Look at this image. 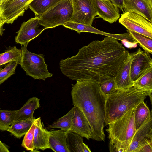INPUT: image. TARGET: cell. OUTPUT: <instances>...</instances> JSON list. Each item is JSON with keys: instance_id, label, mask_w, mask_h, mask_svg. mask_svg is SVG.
I'll return each mask as SVG.
<instances>
[{"instance_id": "obj_1", "label": "cell", "mask_w": 152, "mask_h": 152, "mask_svg": "<svg viewBox=\"0 0 152 152\" xmlns=\"http://www.w3.org/2000/svg\"><path fill=\"white\" fill-rule=\"evenodd\" d=\"M128 52L117 39L107 36L84 46L76 55L61 59L59 67L72 80L91 79L98 81L115 77Z\"/></svg>"}, {"instance_id": "obj_2", "label": "cell", "mask_w": 152, "mask_h": 152, "mask_svg": "<svg viewBox=\"0 0 152 152\" xmlns=\"http://www.w3.org/2000/svg\"><path fill=\"white\" fill-rule=\"evenodd\" d=\"M72 85L73 104L86 118L91 128V139L104 141L105 105L107 96L101 89L99 82L91 79H80Z\"/></svg>"}, {"instance_id": "obj_3", "label": "cell", "mask_w": 152, "mask_h": 152, "mask_svg": "<svg viewBox=\"0 0 152 152\" xmlns=\"http://www.w3.org/2000/svg\"><path fill=\"white\" fill-rule=\"evenodd\" d=\"M147 95L134 87L118 89L107 96L105 105L106 125L120 117L144 101Z\"/></svg>"}, {"instance_id": "obj_4", "label": "cell", "mask_w": 152, "mask_h": 152, "mask_svg": "<svg viewBox=\"0 0 152 152\" xmlns=\"http://www.w3.org/2000/svg\"><path fill=\"white\" fill-rule=\"evenodd\" d=\"M135 107L117 119L109 123L106 131L110 140V152H128L136 131L134 123Z\"/></svg>"}, {"instance_id": "obj_5", "label": "cell", "mask_w": 152, "mask_h": 152, "mask_svg": "<svg viewBox=\"0 0 152 152\" xmlns=\"http://www.w3.org/2000/svg\"><path fill=\"white\" fill-rule=\"evenodd\" d=\"M72 13L71 0H59L38 17L39 23L46 29L55 28L71 21Z\"/></svg>"}, {"instance_id": "obj_6", "label": "cell", "mask_w": 152, "mask_h": 152, "mask_svg": "<svg viewBox=\"0 0 152 152\" xmlns=\"http://www.w3.org/2000/svg\"><path fill=\"white\" fill-rule=\"evenodd\" d=\"M27 45H21L22 57L20 64L26 75L34 79L44 80L51 77L53 75L48 70L44 55L30 52L27 49Z\"/></svg>"}, {"instance_id": "obj_7", "label": "cell", "mask_w": 152, "mask_h": 152, "mask_svg": "<svg viewBox=\"0 0 152 152\" xmlns=\"http://www.w3.org/2000/svg\"><path fill=\"white\" fill-rule=\"evenodd\" d=\"M119 23L128 30L152 39V23L145 18L136 13L128 12L121 14Z\"/></svg>"}, {"instance_id": "obj_8", "label": "cell", "mask_w": 152, "mask_h": 152, "mask_svg": "<svg viewBox=\"0 0 152 152\" xmlns=\"http://www.w3.org/2000/svg\"><path fill=\"white\" fill-rule=\"evenodd\" d=\"M33 0H4L0 4V20L3 24H12L23 15Z\"/></svg>"}, {"instance_id": "obj_9", "label": "cell", "mask_w": 152, "mask_h": 152, "mask_svg": "<svg viewBox=\"0 0 152 152\" xmlns=\"http://www.w3.org/2000/svg\"><path fill=\"white\" fill-rule=\"evenodd\" d=\"M73 9L71 21L92 26L97 16L94 0H71Z\"/></svg>"}, {"instance_id": "obj_10", "label": "cell", "mask_w": 152, "mask_h": 152, "mask_svg": "<svg viewBox=\"0 0 152 152\" xmlns=\"http://www.w3.org/2000/svg\"><path fill=\"white\" fill-rule=\"evenodd\" d=\"M152 145V113L135 133L128 152H139L142 148Z\"/></svg>"}, {"instance_id": "obj_11", "label": "cell", "mask_w": 152, "mask_h": 152, "mask_svg": "<svg viewBox=\"0 0 152 152\" xmlns=\"http://www.w3.org/2000/svg\"><path fill=\"white\" fill-rule=\"evenodd\" d=\"M40 26L38 16H36L26 22H24L17 32L15 42L21 45H28L31 41L38 37L46 29L44 27L39 28Z\"/></svg>"}, {"instance_id": "obj_12", "label": "cell", "mask_w": 152, "mask_h": 152, "mask_svg": "<svg viewBox=\"0 0 152 152\" xmlns=\"http://www.w3.org/2000/svg\"><path fill=\"white\" fill-rule=\"evenodd\" d=\"M152 66V59L149 53L139 48L135 52L130 65V74L132 82L136 80L148 69Z\"/></svg>"}, {"instance_id": "obj_13", "label": "cell", "mask_w": 152, "mask_h": 152, "mask_svg": "<svg viewBox=\"0 0 152 152\" xmlns=\"http://www.w3.org/2000/svg\"><path fill=\"white\" fill-rule=\"evenodd\" d=\"M97 15L110 23L116 22L120 17L118 7L110 0H94Z\"/></svg>"}, {"instance_id": "obj_14", "label": "cell", "mask_w": 152, "mask_h": 152, "mask_svg": "<svg viewBox=\"0 0 152 152\" xmlns=\"http://www.w3.org/2000/svg\"><path fill=\"white\" fill-rule=\"evenodd\" d=\"M74 115L69 131L76 133L89 140L92 132L89 124L83 113L77 107L74 106Z\"/></svg>"}, {"instance_id": "obj_15", "label": "cell", "mask_w": 152, "mask_h": 152, "mask_svg": "<svg viewBox=\"0 0 152 152\" xmlns=\"http://www.w3.org/2000/svg\"><path fill=\"white\" fill-rule=\"evenodd\" d=\"M123 10L138 14L152 23V4L148 0H124Z\"/></svg>"}, {"instance_id": "obj_16", "label": "cell", "mask_w": 152, "mask_h": 152, "mask_svg": "<svg viewBox=\"0 0 152 152\" xmlns=\"http://www.w3.org/2000/svg\"><path fill=\"white\" fill-rule=\"evenodd\" d=\"M135 52L128 53L127 57L115 77L118 89H125L133 86L130 74V65Z\"/></svg>"}, {"instance_id": "obj_17", "label": "cell", "mask_w": 152, "mask_h": 152, "mask_svg": "<svg viewBox=\"0 0 152 152\" xmlns=\"http://www.w3.org/2000/svg\"><path fill=\"white\" fill-rule=\"evenodd\" d=\"M34 122L35 127L34 131V146L35 150L44 151L50 149L49 140L51 134V131L44 128L40 117L35 118Z\"/></svg>"}, {"instance_id": "obj_18", "label": "cell", "mask_w": 152, "mask_h": 152, "mask_svg": "<svg viewBox=\"0 0 152 152\" xmlns=\"http://www.w3.org/2000/svg\"><path fill=\"white\" fill-rule=\"evenodd\" d=\"M50 131L49 140L50 149L55 152H69L66 143L68 131L61 129Z\"/></svg>"}, {"instance_id": "obj_19", "label": "cell", "mask_w": 152, "mask_h": 152, "mask_svg": "<svg viewBox=\"0 0 152 152\" xmlns=\"http://www.w3.org/2000/svg\"><path fill=\"white\" fill-rule=\"evenodd\" d=\"M39 101L40 99L36 97L29 99L20 109L16 110L15 121L34 118V111L40 107Z\"/></svg>"}, {"instance_id": "obj_20", "label": "cell", "mask_w": 152, "mask_h": 152, "mask_svg": "<svg viewBox=\"0 0 152 152\" xmlns=\"http://www.w3.org/2000/svg\"><path fill=\"white\" fill-rule=\"evenodd\" d=\"M133 86L145 93L152 100V66L148 69L136 80L133 82Z\"/></svg>"}, {"instance_id": "obj_21", "label": "cell", "mask_w": 152, "mask_h": 152, "mask_svg": "<svg viewBox=\"0 0 152 152\" xmlns=\"http://www.w3.org/2000/svg\"><path fill=\"white\" fill-rule=\"evenodd\" d=\"M67 147L69 152H91V150L83 141L82 137L68 131L66 139Z\"/></svg>"}, {"instance_id": "obj_22", "label": "cell", "mask_w": 152, "mask_h": 152, "mask_svg": "<svg viewBox=\"0 0 152 152\" xmlns=\"http://www.w3.org/2000/svg\"><path fill=\"white\" fill-rule=\"evenodd\" d=\"M35 119L30 118L22 120L14 121L7 131L16 138H20L29 129Z\"/></svg>"}, {"instance_id": "obj_23", "label": "cell", "mask_w": 152, "mask_h": 152, "mask_svg": "<svg viewBox=\"0 0 152 152\" xmlns=\"http://www.w3.org/2000/svg\"><path fill=\"white\" fill-rule=\"evenodd\" d=\"M22 57L21 49L17 48L15 46L10 47L4 53L0 54V70L1 66L14 61H17L20 64Z\"/></svg>"}, {"instance_id": "obj_24", "label": "cell", "mask_w": 152, "mask_h": 152, "mask_svg": "<svg viewBox=\"0 0 152 152\" xmlns=\"http://www.w3.org/2000/svg\"><path fill=\"white\" fill-rule=\"evenodd\" d=\"M152 113L144 101L139 103L134 110V123L137 130Z\"/></svg>"}, {"instance_id": "obj_25", "label": "cell", "mask_w": 152, "mask_h": 152, "mask_svg": "<svg viewBox=\"0 0 152 152\" xmlns=\"http://www.w3.org/2000/svg\"><path fill=\"white\" fill-rule=\"evenodd\" d=\"M59 0H33L29 5V8L36 16L41 15L54 5Z\"/></svg>"}, {"instance_id": "obj_26", "label": "cell", "mask_w": 152, "mask_h": 152, "mask_svg": "<svg viewBox=\"0 0 152 152\" xmlns=\"http://www.w3.org/2000/svg\"><path fill=\"white\" fill-rule=\"evenodd\" d=\"M74 115V108L73 107L66 115L49 125L47 128H59L69 131L71 128L72 119Z\"/></svg>"}, {"instance_id": "obj_27", "label": "cell", "mask_w": 152, "mask_h": 152, "mask_svg": "<svg viewBox=\"0 0 152 152\" xmlns=\"http://www.w3.org/2000/svg\"><path fill=\"white\" fill-rule=\"evenodd\" d=\"M16 110H2L0 109V130L7 131L15 121Z\"/></svg>"}, {"instance_id": "obj_28", "label": "cell", "mask_w": 152, "mask_h": 152, "mask_svg": "<svg viewBox=\"0 0 152 152\" xmlns=\"http://www.w3.org/2000/svg\"><path fill=\"white\" fill-rule=\"evenodd\" d=\"M127 31L145 51L152 54V39L132 31L127 30Z\"/></svg>"}, {"instance_id": "obj_29", "label": "cell", "mask_w": 152, "mask_h": 152, "mask_svg": "<svg viewBox=\"0 0 152 152\" xmlns=\"http://www.w3.org/2000/svg\"><path fill=\"white\" fill-rule=\"evenodd\" d=\"M98 82L101 90L107 96L118 89L115 77L103 78Z\"/></svg>"}, {"instance_id": "obj_30", "label": "cell", "mask_w": 152, "mask_h": 152, "mask_svg": "<svg viewBox=\"0 0 152 152\" xmlns=\"http://www.w3.org/2000/svg\"><path fill=\"white\" fill-rule=\"evenodd\" d=\"M35 124L34 122L31 127L25 134L21 146L27 151H35L34 146V131Z\"/></svg>"}, {"instance_id": "obj_31", "label": "cell", "mask_w": 152, "mask_h": 152, "mask_svg": "<svg viewBox=\"0 0 152 152\" xmlns=\"http://www.w3.org/2000/svg\"><path fill=\"white\" fill-rule=\"evenodd\" d=\"M16 61L8 63L4 68L0 70V85L15 73L17 65Z\"/></svg>"}, {"instance_id": "obj_32", "label": "cell", "mask_w": 152, "mask_h": 152, "mask_svg": "<svg viewBox=\"0 0 152 152\" xmlns=\"http://www.w3.org/2000/svg\"><path fill=\"white\" fill-rule=\"evenodd\" d=\"M115 6L119 8L123 11L124 0H110Z\"/></svg>"}, {"instance_id": "obj_33", "label": "cell", "mask_w": 152, "mask_h": 152, "mask_svg": "<svg viewBox=\"0 0 152 152\" xmlns=\"http://www.w3.org/2000/svg\"><path fill=\"white\" fill-rule=\"evenodd\" d=\"M7 146L0 140V152H9Z\"/></svg>"}, {"instance_id": "obj_34", "label": "cell", "mask_w": 152, "mask_h": 152, "mask_svg": "<svg viewBox=\"0 0 152 152\" xmlns=\"http://www.w3.org/2000/svg\"><path fill=\"white\" fill-rule=\"evenodd\" d=\"M152 145H149L142 148L139 152H152Z\"/></svg>"}, {"instance_id": "obj_35", "label": "cell", "mask_w": 152, "mask_h": 152, "mask_svg": "<svg viewBox=\"0 0 152 152\" xmlns=\"http://www.w3.org/2000/svg\"><path fill=\"white\" fill-rule=\"evenodd\" d=\"M4 24L0 20V36L2 35L3 31L5 29L3 28Z\"/></svg>"}, {"instance_id": "obj_36", "label": "cell", "mask_w": 152, "mask_h": 152, "mask_svg": "<svg viewBox=\"0 0 152 152\" xmlns=\"http://www.w3.org/2000/svg\"><path fill=\"white\" fill-rule=\"evenodd\" d=\"M151 3H152V0H148Z\"/></svg>"}, {"instance_id": "obj_37", "label": "cell", "mask_w": 152, "mask_h": 152, "mask_svg": "<svg viewBox=\"0 0 152 152\" xmlns=\"http://www.w3.org/2000/svg\"><path fill=\"white\" fill-rule=\"evenodd\" d=\"M4 0H0V4Z\"/></svg>"}, {"instance_id": "obj_38", "label": "cell", "mask_w": 152, "mask_h": 152, "mask_svg": "<svg viewBox=\"0 0 152 152\" xmlns=\"http://www.w3.org/2000/svg\"></svg>"}]
</instances>
